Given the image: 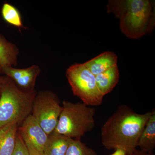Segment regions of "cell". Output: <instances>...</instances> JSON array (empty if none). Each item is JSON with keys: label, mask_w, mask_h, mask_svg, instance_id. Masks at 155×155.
<instances>
[{"label": "cell", "mask_w": 155, "mask_h": 155, "mask_svg": "<svg viewBox=\"0 0 155 155\" xmlns=\"http://www.w3.org/2000/svg\"><path fill=\"white\" fill-rule=\"evenodd\" d=\"M19 50L0 33V67L2 69L14 67L18 64Z\"/></svg>", "instance_id": "cell-11"}, {"label": "cell", "mask_w": 155, "mask_h": 155, "mask_svg": "<svg viewBox=\"0 0 155 155\" xmlns=\"http://www.w3.org/2000/svg\"><path fill=\"white\" fill-rule=\"evenodd\" d=\"M18 133L26 146L30 147L43 155L48 135L31 115L18 127Z\"/></svg>", "instance_id": "cell-7"}, {"label": "cell", "mask_w": 155, "mask_h": 155, "mask_svg": "<svg viewBox=\"0 0 155 155\" xmlns=\"http://www.w3.org/2000/svg\"><path fill=\"white\" fill-rule=\"evenodd\" d=\"M137 141V147L147 153H153L155 147V110L152 111Z\"/></svg>", "instance_id": "cell-12"}, {"label": "cell", "mask_w": 155, "mask_h": 155, "mask_svg": "<svg viewBox=\"0 0 155 155\" xmlns=\"http://www.w3.org/2000/svg\"><path fill=\"white\" fill-rule=\"evenodd\" d=\"M2 17L9 24L19 28H25L22 22V16L18 9L8 2L3 4L2 8Z\"/></svg>", "instance_id": "cell-15"}, {"label": "cell", "mask_w": 155, "mask_h": 155, "mask_svg": "<svg viewBox=\"0 0 155 155\" xmlns=\"http://www.w3.org/2000/svg\"><path fill=\"white\" fill-rule=\"evenodd\" d=\"M12 155H29L28 149L19 134L17 133L16 147Z\"/></svg>", "instance_id": "cell-17"}, {"label": "cell", "mask_w": 155, "mask_h": 155, "mask_svg": "<svg viewBox=\"0 0 155 155\" xmlns=\"http://www.w3.org/2000/svg\"><path fill=\"white\" fill-rule=\"evenodd\" d=\"M97 86L104 96L111 92L119 81V71L116 65L95 76Z\"/></svg>", "instance_id": "cell-13"}, {"label": "cell", "mask_w": 155, "mask_h": 155, "mask_svg": "<svg viewBox=\"0 0 155 155\" xmlns=\"http://www.w3.org/2000/svg\"><path fill=\"white\" fill-rule=\"evenodd\" d=\"M131 155H155L153 153H147L140 150L136 149Z\"/></svg>", "instance_id": "cell-19"}, {"label": "cell", "mask_w": 155, "mask_h": 155, "mask_svg": "<svg viewBox=\"0 0 155 155\" xmlns=\"http://www.w3.org/2000/svg\"><path fill=\"white\" fill-rule=\"evenodd\" d=\"M7 77L6 76H3L0 75V97H1V94H2V91L3 87L6 81H7Z\"/></svg>", "instance_id": "cell-18"}, {"label": "cell", "mask_w": 155, "mask_h": 155, "mask_svg": "<svg viewBox=\"0 0 155 155\" xmlns=\"http://www.w3.org/2000/svg\"><path fill=\"white\" fill-rule=\"evenodd\" d=\"M41 69L39 66L32 65L25 69L9 67L2 69V74L11 78L19 88L29 91L35 90L37 77Z\"/></svg>", "instance_id": "cell-8"}, {"label": "cell", "mask_w": 155, "mask_h": 155, "mask_svg": "<svg viewBox=\"0 0 155 155\" xmlns=\"http://www.w3.org/2000/svg\"><path fill=\"white\" fill-rule=\"evenodd\" d=\"M117 61L118 57L116 54L113 52L107 51L84 64L96 76L117 65Z\"/></svg>", "instance_id": "cell-9"}, {"label": "cell", "mask_w": 155, "mask_h": 155, "mask_svg": "<svg viewBox=\"0 0 155 155\" xmlns=\"http://www.w3.org/2000/svg\"><path fill=\"white\" fill-rule=\"evenodd\" d=\"M62 110L58 96L51 91L37 92L31 115L48 135L54 131Z\"/></svg>", "instance_id": "cell-6"}, {"label": "cell", "mask_w": 155, "mask_h": 155, "mask_svg": "<svg viewBox=\"0 0 155 155\" xmlns=\"http://www.w3.org/2000/svg\"><path fill=\"white\" fill-rule=\"evenodd\" d=\"M111 155H127L124 150L117 149L115 150V151Z\"/></svg>", "instance_id": "cell-21"}, {"label": "cell", "mask_w": 155, "mask_h": 155, "mask_svg": "<svg viewBox=\"0 0 155 155\" xmlns=\"http://www.w3.org/2000/svg\"><path fill=\"white\" fill-rule=\"evenodd\" d=\"M26 147L28 149L29 155H42L38 152L36 150L33 149V148L30 147Z\"/></svg>", "instance_id": "cell-20"}, {"label": "cell", "mask_w": 155, "mask_h": 155, "mask_svg": "<svg viewBox=\"0 0 155 155\" xmlns=\"http://www.w3.org/2000/svg\"><path fill=\"white\" fill-rule=\"evenodd\" d=\"M106 8L119 19L120 30L128 38H140L154 29V1L109 0Z\"/></svg>", "instance_id": "cell-2"}, {"label": "cell", "mask_w": 155, "mask_h": 155, "mask_svg": "<svg viewBox=\"0 0 155 155\" xmlns=\"http://www.w3.org/2000/svg\"><path fill=\"white\" fill-rule=\"evenodd\" d=\"M71 138L53 132L48 136L43 155H65Z\"/></svg>", "instance_id": "cell-14"}, {"label": "cell", "mask_w": 155, "mask_h": 155, "mask_svg": "<svg viewBox=\"0 0 155 155\" xmlns=\"http://www.w3.org/2000/svg\"><path fill=\"white\" fill-rule=\"evenodd\" d=\"M19 126L12 122L0 128V155H12L14 152Z\"/></svg>", "instance_id": "cell-10"}, {"label": "cell", "mask_w": 155, "mask_h": 155, "mask_svg": "<svg viewBox=\"0 0 155 155\" xmlns=\"http://www.w3.org/2000/svg\"><path fill=\"white\" fill-rule=\"evenodd\" d=\"M62 110L54 131L69 138L81 139L94 128L95 109L83 103L64 101Z\"/></svg>", "instance_id": "cell-4"}, {"label": "cell", "mask_w": 155, "mask_h": 155, "mask_svg": "<svg viewBox=\"0 0 155 155\" xmlns=\"http://www.w3.org/2000/svg\"><path fill=\"white\" fill-rule=\"evenodd\" d=\"M37 93L22 90L7 77L0 97V128L12 122L21 125L31 115Z\"/></svg>", "instance_id": "cell-3"}, {"label": "cell", "mask_w": 155, "mask_h": 155, "mask_svg": "<svg viewBox=\"0 0 155 155\" xmlns=\"http://www.w3.org/2000/svg\"><path fill=\"white\" fill-rule=\"evenodd\" d=\"M2 68H1V67H0V75H1V74H2Z\"/></svg>", "instance_id": "cell-22"}, {"label": "cell", "mask_w": 155, "mask_h": 155, "mask_svg": "<svg viewBox=\"0 0 155 155\" xmlns=\"http://www.w3.org/2000/svg\"><path fill=\"white\" fill-rule=\"evenodd\" d=\"M66 77L73 94L85 105L101 104L104 96L98 88L95 76L84 64H72L67 69Z\"/></svg>", "instance_id": "cell-5"}, {"label": "cell", "mask_w": 155, "mask_h": 155, "mask_svg": "<svg viewBox=\"0 0 155 155\" xmlns=\"http://www.w3.org/2000/svg\"><path fill=\"white\" fill-rule=\"evenodd\" d=\"M151 113L137 114L127 106H119L102 127L103 146L107 149H120L127 155L132 154Z\"/></svg>", "instance_id": "cell-1"}, {"label": "cell", "mask_w": 155, "mask_h": 155, "mask_svg": "<svg viewBox=\"0 0 155 155\" xmlns=\"http://www.w3.org/2000/svg\"><path fill=\"white\" fill-rule=\"evenodd\" d=\"M65 155H97L92 149L87 146L81 139H70Z\"/></svg>", "instance_id": "cell-16"}]
</instances>
